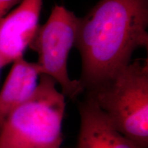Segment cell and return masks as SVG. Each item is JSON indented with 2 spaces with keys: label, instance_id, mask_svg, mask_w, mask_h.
I'll list each match as a JSON object with an SVG mask.
<instances>
[{
  "label": "cell",
  "instance_id": "1",
  "mask_svg": "<svg viewBox=\"0 0 148 148\" xmlns=\"http://www.w3.org/2000/svg\"><path fill=\"white\" fill-rule=\"evenodd\" d=\"M147 0H100L79 19L75 47L87 90L115 75L138 48L148 47Z\"/></svg>",
  "mask_w": 148,
  "mask_h": 148
},
{
  "label": "cell",
  "instance_id": "2",
  "mask_svg": "<svg viewBox=\"0 0 148 148\" xmlns=\"http://www.w3.org/2000/svg\"><path fill=\"white\" fill-rule=\"evenodd\" d=\"M48 75H40L32 95L0 127V148H55L62 143L65 96Z\"/></svg>",
  "mask_w": 148,
  "mask_h": 148
},
{
  "label": "cell",
  "instance_id": "3",
  "mask_svg": "<svg viewBox=\"0 0 148 148\" xmlns=\"http://www.w3.org/2000/svg\"><path fill=\"white\" fill-rule=\"evenodd\" d=\"M112 125L139 148H148V60L136 59L86 90Z\"/></svg>",
  "mask_w": 148,
  "mask_h": 148
},
{
  "label": "cell",
  "instance_id": "4",
  "mask_svg": "<svg viewBox=\"0 0 148 148\" xmlns=\"http://www.w3.org/2000/svg\"><path fill=\"white\" fill-rule=\"evenodd\" d=\"M79 18L64 5H55L45 23L39 25L29 47L38 54L40 75L51 77L65 97L75 99L84 91L81 82L67 71L70 51L75 47Z\"/></svg>",
  "mask_w": 148,
  "mask_h": 148
},
{
  "label": "cell",
  "instance_id": "5",
  "mask_svg": "<svg viewBox=\"0 0 148 148\" xmlns=\"http://www.w3.org/2000/svg\"><path fill=\"white\" fill-rule=\"evenodd\" d=\"M42 0H22L0 20V67L23 57L38 26Z\"/></svg>",
  "mask_w": 148,
  "mask_h": 148
},
{
  "label": "cell",
  "instance_id": "6",
  "mask_svg": "<svg viewBox=\"0 0 148 148\" xmlns=\"http://www.w3.org/2000/svg\"><path fill=\"white\" fill-rule=\"evenodd\" d=\"M77 148H139L116 130L91 98L79 103Z\"/></svg>",
  "mask_w": 148,
  "mask_h": 148
},
{
  "label": "cell",
  "instance_id": "7",
  "mask_svg": "<svg viewBox=\"0 0 148 148\" xmlns=\"http://www.w3.org/2000/svg\"><path fill=\"white\" fill-rule=\"evenodd\" d=\"M40 75L36 62H28L23 57L12 62L0 90V127L11 111L32 95Z\"/></svg>",
  "mask_w": 148,
  "mask_h": 148
},
{
  "label": "cell",
  "instance_id": "8",
  "mask_svg": "<svg viewBox=\"0 0 148 148\" xmlns=\"http://www.w3.org/2000/svg\"><path fill=\"white\" fill-rule=\"evenodd\" d=\"M21 1L22 0H0V20L7 14L10 9Z\"/></svg>",
  "mask_w": 148,
  "mask_h": 148
},
{
  "label": "cell",
  "instance_id": "9",
  "mask_svg": "<svg viewBox=\"0 0 148 148\" xmlns=\"http://www.w3.org/2000/svg\"><path fill=\"white\" fill-rule=\"evenodd\" d=\"M55 148H62L61 147H55Z\"/></svg>",
  "mask_w": 148,
  "mask_h": 148
},
{
  "label": "cell",
  "instance_id": "10",
  "mask_svg": "<svg viewBox=\"0 0 148 148\" xmlns=\"http://www.w3.org/2000/svg\"><path fill=\"white\" fill-rule=\"evenodd\" d=\"M0 69H1V67H0Z\"/></svg>",
  "mask_w": 148,
  "mask_h": 148
}]
</instances>
